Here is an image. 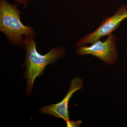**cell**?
<instances>
[{
    "mask_svg": "<svg viewBox=\"0 0 127 127\" xmlns=\"http://www.w3.org/2000/svg\"><path fill=\"white\" fill-rule=\"evenodd\" d=\"M23 46L26 52L25 63L26 71L27 94L30 95L33 87L35 79L41 76L45 67L54 63L61 58L65 53L61 47L53 48L45 55L39 54L37 51L36 43L33 37L25 36Z\"/></svg>",
    "mask_w": 127,
    "mask_h": 127,
    "instance_id": "cell-1",
    "label": "cell"
},
{
    "mask_svg": "<svg viewBox=\"0 0 127 127\" xmlns=\"http://www.w3.org/2000/svg\"><path fill=\"white\" fill-rule=\"evenodd\" d=\"M21 12L15 5L7 0H0V31L14 45H23L25 36L33 37L35 32L30 26H25L20 20Z\"/></svg>",
    "mask_w": 127,
    "mask_h": 127,
    "instance_id": "cell-2",
    "label": "cell"
},
{
    "mask_svg": "<svg viewBox=\"0 0 127 127\" xmlns=\"http://www.w3.org/2000/svg\"><path fill=\"white\" fill-rule=\"evenodd\" d=\"M116 40V36L111 34L105 40H98L89 46H81L76 52L81 56L92 55L107 64L112 65L116 63L117 58Z\"/></svg>",
    "mask_w": 127,
    "mask_h": 127,
    "instance_id": "cell-3",
    "label": "cell"
},
{
    "mask_svg": "<svg viewBox=\"0 0 127 127\" xmlns=\"http://www.w3.org/2000/svg\"><path fill=\"white\" fill-rule=\"evenodd\" d=\"M127 18V7L121 5L113 16L106 17L95 31L84 36L78 41V47L89 43H92L103 37L109 35L116 30L121 22Z\"/></svg>",
    "mask_w": 127,
    "mask_h": 127,
    "instance_id": "cell-4",
    "label": "cell"
},
{
    "mask_svg": "<svg viewBox=\"0 0 127 127\" xmlns=\"http://www.w3.org/2000/svg\"><path fill=\"white\" fill-rule=\"evenodd\" d=\"M83 82L79 77L73 78L66 95L61 101L56 104L42 107L40 112L45 114H49L56 118L62 119L66 121L67 127H76L81 122H72L70 120L68 115V104L72 96L75 92L82 87Z\"/></svg>",
    "mask_w": 127,
    "mask_h": 127,
    "instance_id": "cell-5",
    "label": "cell"
},
{
    "mask_svg": "<svg viewBox=\"0 0 127 127\" xmlns=\"http://www.w3.org/2000/svg\"><path fill=\"white\" fill-rule=\"evenodd\" d=\"M15 1L23 5L25 7H27L29 3V0H14Z\"/></svg>",
    "mask_w": 127,
    "mask_h": 127,
    "instance_id": "cell-6",
    "label": "cell"
}]
</instances>
